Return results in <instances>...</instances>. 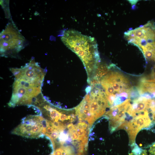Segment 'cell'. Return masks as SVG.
Segmentation results:
<instances>
[{
    "instance_id": "obj_1",
    "label": "cell",
    "mask_w": 155,
    "mask_h": 155,
    "mask_svg": "<svg viewBox=\"0 0 155 155\" xmlns=\"http://www.w3.org/2000/svg\"><path fill=\"white\" fill-rule=\"evenodd\" d=\"M61 39L65 45L77 55L87 68L91 69L100 62L98 44L94 37L69 29L64 31Z\"/></svg>"
},
{
    "instance_id": "obj_2",
    "label": "cell",
    "mask_w": 155,
    "mask_h": 155,
    "mask_svg": "<svg viewBox=\"0 0 155 155\" xmlns=\"http://www.w3.org/2000/svg\"><path fill=\"white\" fill-rule=\"evenodd\" d=\"M101 81L106 82L111 86L115 92V101L120 104L129 97L131 86L129 81L121 73L112 71L104 76Z\"/></svg>"
},
{
    "instance_id": "obj_3",
    "label": "cell",
    "mask_w": 155,
    "mask_h": 155,
    "mask_svg": "<svg viewBox=\"0 0 155 155\" xmlns=\"http://www.w3.org/2000/svg\"><path fill=\"white\" fill-rule=\"evenodd\" d=\"M124 38L129 43L140 48L155 40V26L154 22H148L145 25L125 32Z\"/></svg>"
},
{
    "instance_id": "obj_4",
    "label": "cell",
    "mask_w": 155,
    "mask_h": 155,
    "mask_svg": "<svg viewBox=\"0 0 155 155\" xmlns=\"http://www.w3.org/2000/svg\"><path fill=\"white\" fill-rule=\"evenodd\" d=\"M25 39L13 24H9L0 34V52L2 54L16 49V52L24 48Z\"/></svg>"
},
{
    "instance_id": "obj_5",
    "label": "cell",
    "mask_w": 155,
    "mask_h": 155,
    "mask_svg": "<svg viewBox=\"0 0 155 155\" xmlns=\"http://www.w3.org/2000/svg\"><path fill=\"white\" fill-rule=\"evenodd\" d=\"M132 117V119L129 120L125 121L117 129H123L127 132L131 145L134 143L138 133L142 129L148 127L152 124L148 110L141 112Z\"/></svg>"
},
{
    "instance_id": "obj_6",
    "label": "cell",
    "mask_w": 155,
    "mask_h": 155,
    "mask_svg": "<svg viewBox=\"0 0 155 155\" xmlns=\"http://www.w3.org/2000/svg\"><path fill=\"white\" fill-rule=\"evenodd\" d=\"M131 102L130 99H127L122 103L113 106L106 113V116L109 119V128L111 132L117 130L125 121Z\"/></svg>"
},
{
    "instance_id": "obj_7",
    "label": "cell",
    "mask_w": 155,
    "mask_h": 155,
    "mask_svg": "<svg viewBox=\"0 0 155 155\" xmlns=\"http://www.w3.org/2000/svg\"><path fill=\"white\" fill-rule=\"evenodd\" d=\"M151 99L143 96L135 99L131 103L127 112V115L133 117L145 111L150 109V104Z\"/></svg>"
},
{
    "instance_id": "obj_8",
    "label": "cell",
    "mask_w": 155,
    "mask_h": 155,
    "mask_svg": "<svg viewBox=\"0 0 155 155\" xmlns=\"http://www.w3.org/2000/svg\"><path fill=\"white\" fill-rule=\"evenodd\" d=\"M150 77L148 78H145L148 81L155 82V65L152 70L151 73Z\"/></svg>"
},
{
    "instance_id": "obj_9",
    "label": "cell",
    "mask_w": 155,
    "mask_h": 155,
    "mask_svg": "<svg viewBox=\"0 0 155 155\" xmlns=\"http://www.w3.org/2000/svg\"><path fill=\"white\" fill-rule=\"evenodd\" d=\"M152 114L151 118H152V123H155V106L150 109Z\"/></svg>"
},
{
    "instance_id": "obj_10",
    "label": "cell",
    "mask_w": 155,
    "mask_h": 155,
    "mask_svg": "<svg viewBox=\"0 0 155 155\" xmlns=\"http://www.w3.org/2000/svg\"><path fill=\"white\" fill-rule=\"evenodd\" d=\"M76 132L79 136L85 135L86 134V132L84 131V129H79L78 128L76 129Z\"/></svg>"
},
{
    "instance_id": "obj_11",
    "label": "cell",
    "mask_w": 155,
    "mask_h": 155,
    "mask_svg": "<svg viewBox=\"0 0 155 155\" xmlns=\"http://www.w3.org/2000/svg\"><path fill=\"white\" fill-rule=\"evenodd\" d=\"M150 155H155V143L151 146L149 150Z\"/></svg>"
},
{
    "instance_id": "obj_12",
    "label": "cell",
    "mask_w": 155,
    "mask_h": 155,
    "mask_svg": "<svg viewBox=\"0 0 155 155\" xmlns=\"http://www.w3.org/2000/svg\"><path fill=\"white\" fill-rule=\"evenodd\" d=\"M134 155H147L146 151V150H142L139 152L136 153H133Z\"/></svg>"
},
{
    "instance_id": "obj_13",
    "label": "cell",
    "mask_w": 155,
    "mask_h": 155,
    "mask_svg": "<svg viewBox=\"0 0 155 155\" xmlns=\"http://www.w3.org/2000/svg\"><path fill=\"white\" fill-rule=\"evenodd\" d=\"M67 127L69 130H71L74 128L75 126L73 125V124L70 123L67 125Z\"/></svg>"
},
{
    "instance_id": "obj_14",
    "label": "cell",
    "mask_w": 155,
    "mask_h": 155,
    "mask_svg": "<svg viewBox=\"0 0 155 155\" xmlns=\"http://www.w3.org/2000/svg\"><path fill=\"white\" fill-rule=\"evenodd\" d=\"M138 0H129L128 1L132 5H135L137 2Z\"/></svg>"
},
{
    "instance_id": "obj_15",
    "label": "cell",
    "mask_w": 155,
    "mask_h": 155,
    "mask_svg": "<svg viewBox=\"0 0 155 155\" xmlns=\"http://www.w3.org/2000/svg\"><path fill=\"white\" fill-rule=\"evenodd\" d=\"M91 90V87L89 86L86 88V91L87 94L89 93Z\"/></svg>"
},
{
    "instance_id": "obj_16",
    "label": "cell",
    "mask_w": 155,
    "mask_h": 155,
    "mask_svg": "<svg viewBox=\"0 0 155 155\" xmlns=\"http://www.w3.org/2000/svg\"><path fill=\"white\" fill-rule=\"evenodd\" d=\"M142 144H140V146H142Z\"/></svg>"
}]
</instances>
